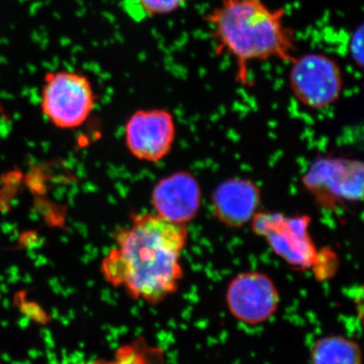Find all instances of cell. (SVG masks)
Listing matches in <instances>:
<instances>
[{
    "mask_svg": "<svg viewBox=\"0 0 364 364\" xmlns=\"http://www.w3.org/2000/svg\"><path fill=\"white\" fill-rule=\"evenodd\" d=\"M186 225L156 214L136 215L130 226L114 234V247L100 263L107 284L130 298L156 305L176 294L183 279L182 251L188 244Z\"/></svg>",
    "mask_w": 364,
    "mask_h": 364,
    "instance_id": "6da1fadb",
    "label": "cell"
},
{
    "mask_svg": "<svg viewBox=\"0 0 364 364\" xmlns=\"http://www.w3.org/2000/svg\"><path fill=\"white\" fill-rule=\"evenodd\" d=\"M215 54L229 55L236 64V79L248 82L249 65L270 60L291 63L296 38L286 21V9H272L262 0H221L205 16Z\"/></svg>",
    "mask_w": 364,
    "mask_h": 364,
    "instance_id": "7a4b0ae2",
    "label": "cell"
},
{
    "mask_svg": "<svg viewBox=\"0 0 364 364\" xmlns=\"http://www.w3.org/2000/svg\"><path fill=\"white\" fill-rule=\"evenodd\" d=\"M95 95L87 76L71 70L48 71L41 91V109L59 129L82 126L95 109Z\"/></svg>",
    "mask_w": 364,
    "mask_h": 364,
    "instance_id": "3957f363",
    "label": "cell"
},
{
    "mask_svg": "<svg viewBox=\"0 0 364 364\" xmlns=\"http://www.w3.org/2000/svg\"><path fill=\"white\" fill-rule=\"evenodd\" d=\"M289 64V88L301 105L309 109H323L339 100L343 90V71L333 57L310 52L296 55Z\"/></svg>",
    "mask_w": 364,
    "mask_h": 364,
    "instance_id": "277c9868",
    "label": "cell"
},
{
    "mask_svg": "<svg viewBox=\"0 0 364 364\" xmlns=\"http://www.w3.org/2000/svg\"><path fill=\"white\" fill-rule=\"evenodd\" d=\"M228 310L238 322L258 326L268 322L279 308L277 284L265 273L246 272L236 275L226 291Z\"/></svg>",
    "mask_w": 364,
    "mask_h": 364,
    "instance_id": "5b68a950",
    "label": "cell"
},
{
    "mask_svg": "<svg viewBox=\"0 0 364 364\" xmlns=\"http://www.w3.org/2000/svg\"><path fill=\"white\" fill-rule=\"evenodd\" d=\"M176 133V121L171 112L164 109H140L127 122L124 140L136 159L158 162L169 154Z\"/></svg>",
    "mask_w": 364,
    "mask_h": 364,
    "instance_id": "8992f818",
    "label": "cell"
},
{
    "mask_svg": "<svg viewBox=\"0 0 364 364\" xmlns=\"http://www.w3.org/2000/svg\"><path fill=\"white\" fill-rule=\"evenodd\" d=\"M254 231L265 237L274 252L299 268L313 267L316 248L308 233L309 218L259 214L253 218Z\"/></svg>",
    "mask_w": 364,
    "mask_h": 364,
    "instance_id": "52a82bcc",
    "label": "cell"
},
{
    "mask_svg": "<svg viewBox=\"0 0 364 364\" xmlns=\"http://www.w3.org/2000/svg\"><path fill=\"white\" fill-rule=\"evenodd\" d=\"M151 198L155 214L174 224L186 225L200 212L203 191L193 174L178 171L160 179Z\"/></svg>",
    "mask_w": 364,
    "mask_h": 364,
    "instance_id": "ba28073f",
    "label": "cell"
},
{
    "mask_svg": "<svg viewBox=\"0 0 364 364\" xmlns=\"http://www.w3.org/2000/svg\"><path fill=\"white\" fill-rule=\"evenodd\" d=\"M212 202L214 214L220 222L228 227L240 228L257 214L260 189L249 179H227L215 188Z\"/></svg>",
    "mask_w": 364,
    "mask_h": 364,
    "instance_id": "9c48e42d",
    "label": "cell"
},
{
    "mask_svg": "<svg viewBox=\"0 0 364 364\" xmlns=\"http://www.w3.org/2000/svg\"><path fill=\"white\" fill-rule=\"evenodd\" d=\"M358 163L322 160L306 174V188L334 200H356L363 195V167Z\"/></svg>",
    "mask_w": 364,
    "mask_h": 364,
    "instance_id": "30bf717a",
    "label": "cell"
},
{
    "mask_svg": "<svg viewBox=\"0 0 364 364\" xmlns=\"http://www.w3.org/2000/svg\"><path fill=\"white\" fill-rule=\"evenodd\" d=\"M312 364H363L361 348L355 340L343 335L318 339L311 349Z\"/></svg>",
    "mask_w": 364,
    "mask_h": 364,
    "instance_id": "8fae6325",
    "label": "cell"
},
{
    "mask_svg": "<svg viewBox=\"0 0 364 364\" xmlns=\"http://www.w3.org/2000/svg\"><path fill=\"white\" fill-rule=\"evenodd\" d=\"M162 350L144 340H136L117 351L112 364H164Z\"/></svg>",
    "mask_w": 364,
    "mask_h": 364,
    "instance_id": "7c38bea8",
    "label": "cell"
},
{
    "mask_svg": "<svg viewBox=\"0 0 364 364\" xmlns=\"http://www.w3.org/2000/svg\"><path fill=\"white\" fill-rule=\"evenodd\" d=\"M141 13L145 16H167L176 13L186 4V0H135Z\"/></svg>",
    "mask_w": 364,
    "mask_h": 364,
    "instance_id": "4fadbf2b",
    "label": "cell"
},
{
    "mask_svg": "<svg viewBox=\"0 0 364 364\" xmlns=\"http://www.w3.org/2000/svg\"><path fill=\"white\" fill-rule=\"evenodd\" d=\"M363 25H360L352 33L349 42V53L354 64L358 67L363 66Z\"/></svg>",
    "mask_w": 364,
    "mask_h": 364,
    "instance_id": "5bb4252c",
    "label": "cell"
}]
</instances>
